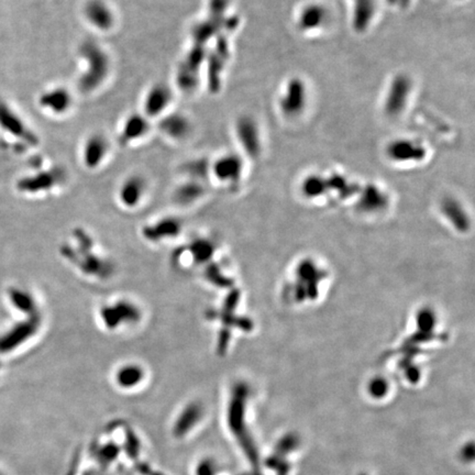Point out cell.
<instances>
[{
  "label": "cell",
  "instance_id": "obj_17",
  "mask_svg": "<svg viewBox=\"0 0 475 475\" xmlns=\"http://www.w3.org/2000/svg\"><path fill=\"white\" fill-rule=\"evenodd\" d=\"M179 232H181V225L177 219L168 218L162 219L159 223H154L153 226L147 227L143 234L147 240L156 242L177 236Z\"/></svg>",
  "mask_w": 475,
  "mask_h": 475
},
{
  "label": "cell",
  "instance_id": "obj_12",
  "mask_svg": "<svg viewBox=\"0 0 475 475\" xmlns=\"http://www.w3.org/2000/svg\"><path fill=\"white\" fill-rule=\"evenodd\" d=\"M427 149L421 142L414 139H397L386 147L389 160L398 163L416 162L425 159Z\"/></svg>",
  "mask_w": 475,
  "mask_h": 475
},
{
  "label": "cell",
  "instance_id": "obj_16",
  "mask_svg": "<svg viewBox=\"0 0 475 475\" xmlns=\"http://www.w3.org/2000/svg\"><path fill=\"white\" fill-rule=\"evenodd\" d=\"M328 19V10L321 3H313L305 6L298 15V28L309 32L325 26Z\"/></svg>",
  "mask_w": 475,
  "mask_h": 475
},
{
  "label": "cell",
  "instance_id": "obj_7",
  "mask_svg": "<svg viewBox=\"0 0 475 475\" xmlns=\"http://www.w3.org/2000/svg\"><path fill=\"white\" fill-rule=\"evenodd\" d=\"M83 15L90 28L99 32H109L116 24L115 11L105 0H88Z\"/></svg>",
  "mask_w": 475,
  "mask_h": 475
},
{
  "label": "cell",
  "instance_id": "obj_20",
  "mask_svg": "<svg viewBox=\"0 0 475 475\" xmlns=\"http://www.w3.org/2000/svg\"><path fill=\"white\" fill-rule=\"evenodd\" d=\"M61 175H62L61 172H56V170L51 172H43V173L38 174L35 179L24 181L22 186L26 189L31 186L35 191H39V189L47 191V189L54 186L56 183H58L60 179H62Z\"/></svg>",
  "mask_w": 475,
  "mask_h": 475
},
{
  "label": "cell",
  "instance_id": "obj_2",
  "mask_svg": "<svg viewBox=\"0 0 475 475\" xmlns=\"http://www.w3.org/2000/svg\"><path fill=\"white\" fill-rule=\"evenodd\" d=\"M0 132L18 140L19 145L35 147L39 143L37 134L32 131L26 121L5 100L0 99Z\"/></svg>",
  "mask_w": 475,
  "mask_h": 475
},
{
  "label": "cell",
  "instance_id": "obj_18",
  "mask_svg": "<svg viewBox=\"0 0 475 475\" xmlns=\"http://www.w3.org/2000/svg\"><path fill=\"white\" fill-rule=\"evenodd\" d=\"M376 13V0H353V26L359 32L365 31Z\"/></svg>",
  "mask_w": 475,
  "mask_h": 475
},
{
  "label": "cell",
  "instance_id": "obj_4",
  "mask_svg": "<svg viewBox=\"0 0 475 475\" xmlns=\"http://www.w3.org/2000/svg\"><path fill=\"white\" fill-rule=\"evenodd\" d=\"M412 92V81L405 74H399L392 81L384 100V111L389 116L396 117L408 105Z\"/></svg>",
  "mask_w": 475,
  "mask_h": 475
},
{
  "label": "cell",
  "instance_id": "obj_21",
  "mask_svg": "<svg viewBox=\"0 0 475 475\" xmlns=\"http://www.w3.org/2000/svg\"><path fill=\"white\" fill-rule=\"evenodd\" d=\"M202 193H204V189H202V185L191 182V183H187V184L179 187V191L176 193V200L182 204H188V202H194L200 198Z\"/></svg>",
  "mask_w": 475,
  "mask_h": 475
},
{
  "label": "cell",
  "instance_id": "obj_22",
  "mask_svg": "<svg viewBox=\"0 0 475 475\" xmlns=\"http://www.w3.org/2000/svg\"><path fill=\"white\" fill-rule=\"evenodd\" d=\"M189 250H191V255L194 257V260L198 263L206 262L213 255L214 252L213 244L210 243L208 240L204 239L193 242Z\"/></svg>",
  "mask_w": 475,
  "mask_h": 475
},
{
  "label": "cell",
  "instance_id": "obj_19",
  "mask_svg": "<svg viewBox=\"0 0 475 475\" xmlns=\"http://www.w3.org/2000/svg\"><path fill=\"white\" fill-rule=\"evenodd\" d=\"M143 371L136 364H127L121 367L116 374V381L122 389H132L141 383Z\"/></svg>",
  "mask_w": 475,
  "mask_h": 475
},
{
  "label": "cell",
  "instance_id": "obj_14",
  "mask_svg": "<svg viewBox=\"0 0 475 475\" xmlns=\"http://www.w3.org/2000/svg\"><path fill=\"white\" fill-rule=\"evenodd\" d=\"M161 134L172 141H184L192 132V122L184 113H166L159 124Z\"/></svg>",
  "mask_w": 475,
  "mask_h": 475
},
{
  "label": "cell",
  "instance_id": "obj_9",
  "mask_svg": "<svg viewBox=\"0 0 475 475\" xmlns=\"http://www.w3.org/2000/svg\"><path fill=\"white\" fill-rule=\"evenodd\" d=\"M236 140L244 152L250 156H257L262 150L260 129L252 117L244 116L236 124Z\"/></svg>",
  "mask_w": 475,
  "mask_h": 475
},
{
  "label": "cell",
  "instance_id": "obj_8",
  "mask_svg": "<svg viewBox=\"0 0 475 475\" xmlns=\"http://www.w3.org/2000/svg\"><path fill=\"white\" fill-rule=\"evenodd\" d=\"M100 317L108 329H117L121 325L137 323L140 319V310L132 303L120 300L104 306L100 312Z\"/></svg>",
  "mask_w": 475,
  "mask_h": 475
},
{
  "label": "cell",
  "instance_id": "obj_13",
  "mask_svg": "<svg viewBox=\"0 0 475 475\" xmlns=\"http://www.w3.org/2000/svg\"><path fill=\"white\" fill-rule=\"evenodd\" d=\"M210 170L215 176V179H218L221 183L234 184L241 179L243 163L239 155L228 153V154L219 156L213 163V166L210 168Z\"/></svg>",
  "mask_w": 475,
  "mask_h": 475
},
{
  "label": "cell",
  "instance_id": "obj_6",
  "mask_svg": "<svg viewBox=\"0 0 475 475\" xmlns=\"http://www.w3.org/2000/svg\"><path fill=\"white\" fill-rule=\"evenodd\" d=\"M173 100L171 87L164 83H156L147 90L142 102V113L147 118H158L168 113V109Z\"/></svg>",
  "mask_w": 475,
  "mask_h": 475
},
{
  "label": "cell",
  "instance_id": "obj_15",
  "mask_svg": "<svg viewBox=\"0 0 475 475\" xmlns=\"http://www.w3.org/2000/svg\"><path fill=\"white\" fill-rule=\"evenodd\" d=\"M145 189L147 183L143 177L138 175L130 176L119 188V200L126 207H136L145 196Z\"/></svg>",
  "mask_w": 475,
  "mask_h": 475
},
{
  "label": "cell",
  "instance_id": "obj_10",
  "mask_svg": "<svg viewBox=\"0 0 475 475\" xmlns=\"http://www.w3.org/2000/svg\"><path fill=\"white\" fill-rule=\"evenodd\" d=\"M111 151L109 140L102 134H94L85 140L81 147V161L90 170L99 168Z\"/></svg>",
  "mask_w": 475,
  "mask_h": 475
},
{
  "label": "cell",
  "instance_id": "obj_3",
  "mask_svg": "<svg viewBox=\"0 0 475 475\" xmlns=\"http://www.w3.org/2000/svg\"><path fill=\"white\" fill-rule=\"evenodd\" d=\"M308 90L302 79L293 77L284 87V92L278 100V107L284 116L293 118L300 116L307 106Z\"/></svg>",
  "mask_w": 475,
  "mask_h": 475
},
{
  "label": "cell",
  "instance_id": "obj_1",
  "mask_svg": "<svg viewBox=\"0 0 475 475\" xmlns=\"http://www.w3.org/2000/svg\"><path fill=\"white\" fill-rule=\"evenodd\" d=\"M79 56L84 63V72L79 79V87L85 94L97 90L111 73V58L98 43L86 41L81 43Z\"/></svg>",
  "mask_w": 475,
  "mask_h": 475
},
{
  "label": "cell",
  "instance_id": "obj_5",
  "mask_svg": "<svg viewBox=\"0 0 475 475\" xmlns=\"http://www.w3.org/2000/svg\"><path fill=\"white\" fill-rule=\"evenodd\" d=\"M39 107L52 116H64L71 111L74 105L73 95L69 88L54 86L43 90L38 99Z\"/></svg>",
  "mask_w": 475,
  "mask_h": 475
},
{
  "label": "cell",
  "instance_id": "obj_23",
  "mask_svg": "<svg viewBox=\"0 0 475 475\" xmlns=\"http://www.w3.org/2000/svg\"><path fill=\"white\" fill-rule=\"evenodd\" d=\"M229 6V0H209V10L213 15H223Z\"/></svg>",
  "mask_w": 475,
  "mask_h": 475
},
{
  "label": "cell",
  "instance_id": "obj_11",
  "mask_svg": "<svg viewBox=\"0 0 475 475\" xmlns=\"http://www.w3.org/2000/svg\"><path fill=\"white\" fill-rule=\"evenodd\" d=\"M149 118L142 113H130L122 121L119 131V143L124 147L134 145L140 140L145 139L150 132Z\"/></svg>",
  "mask_w": 475,
  "mask_h": 475
}]
</instances>
